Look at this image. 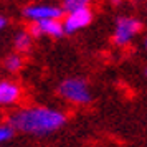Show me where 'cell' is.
<instances>
[{
    "instance_id": "13",
    "label": "cell",
    "mask_w": 147,
    "mask_h": 147,
    "mask_svg": "<svg viewBox=\"0 0 147 147\" xmlns=\"http://www.w3.org/2000/svg\"><path fill=\"white\" fill-rule=\"evenodd\" d=\"M114 2V5H117V2H121V0H113Z\"/></svg>"
},
{
    "instance_id": "1",
    "label": "cell",
    "mask_w": 147,
    "mask_h": 147,
    "mask_svg": "<svg viewBox=\"0 0 147 147\" xmlns=\"http://www.w3.org/2000/svg\"><path fill=\"white\" fill-rule=\"evenodd\" d=\"M66 116L53 107L32 106L18 109L8 117V126L13 131L32 136H47L65 126Z\"/></svg>"
},
{
    "instance_id": "2",
    "label": "cell",
    "mask_w": 147,
    "mask_h": 147,
    "mask_svg": "<svg viewBox=\"0 0 147 147\" xmlns=\"http://www.w3.org/2000/svg\"><path fill=\"white\" fill-rule=\"evenodd\" d=\"M58 93L61 98H65L74 104H88L91 101V91L84 80L81 78H68L60 84Z\"/></svg>"
},
{
    "instance_id": "14",
    "label": "cell",
    "mask_w": 147,
    "mask_h": 147,
    "mask_svg": "<svg viewBox=\"0 0 147 147\" xmlns=\"http://www.w3.org/2000/svg\"><path fill=\"white\" fill-rule=\"evenodd\" d=\"M146 48H147V40H146Z\"/></svg>"
},
{
    "instance_id": "11",
    "label": "cell",
    "mask_w": 147,
    "mask_h": 147,
    "mask_svg": "<svg viewBox=\"0 0 147 147\" xmlns=\"http://www.w3.org/2000/svg\"><path fill=\"white\" fill-rule=\"evenodd\" d=\"M13 134H15V131L8 126V124L7 126H0V144H2V142H7L8 139H12Z\"/></svg>"
},
{
    "instance_id": "7",
    "label": "cell",
    "mask_w": 147,
    "mask_h": 147,
    "mask_svg": "<svg viewBox=\"0 0 147 147\" xmlns=\"http://www.w3.org/2000/svg\"><path fill=\"white\" fill-rule=\"evenodd\" d=\"M36 23L41 30V35H48L53 38H60L65 35V28H63V23L60 20H43L36 22Z\"/></svg>"
},
{
    "instance_id": "12",
    "label": "cell",
    "mask_w": 147,
    "mask_h": 147,
    "mask_svg": "<svg viewBox=\"0 0 147 147\" xmlns=\"http://www.w3.org/2000/svg\"><path fill=\"white\" fill-rule=\"evenodd\" d=\"M5 25H7V18L0 15V30H2V28H5Z\"/></svg>"
},
{
    "instance_id": "3",
    "label": "cell",
    "mask_w": 147,
    "mask_h": 147,
    "mask_svg": "<svg viewBox=\"0 0 147 147\" xmlns=\"http://www.w3.org/2000/svg\"><path fill=\"white\" fill-rule=\"evenodd\" d=\"M142 30V23L132 17H121L116 22V30H114L113 40L116 45H127L134 35H137Z\"/></svg>"
},
{
    "instance_id": "9",
    "label": "cell",
    "mask_w": 147,
    "mask_h": 147,
    "mask_svg": "<svg viewBox=\"0 0 147 147\" xmlns=\"http://www.w3.org/2000/svg\"><path fill=\"white\" fill-rule=\"evenodd\" d=\"M3 66H5V69L10 71V73H17V71H20L22 66H23V58H22V55L20 53L8 55L7 58H5V61H3Z\"/></svg>"
},
{
    "instance_id": "6",
    "label": "cell",
    "mask_w": 147,
    "mask_h": 147,
    "mask_svg": "<svg viewBox=\"0 0 147 147\" xmlns=\"http://www.w3.org/2000/svg\"><path fill=\"white\" fill-rule=\"evenodd\" d=\"M20 86L10 80H0V106H10L20 99Z\"/></svg>"
},
{
    "instance_id": "10",
    "label": "cell",
    "mask_w": 147,
    "mask_h": 147,
    "mask_svg": "<svg viewBox=\"0 0 147 147\" xmlns=\"http://www.w3.org/2000/svg\"><path fill=\"white\" fill-rule=\"evenodd\" d=\"M91 0H63V12H74L80 8H86Z\"/></svg>"
},
{
    "instance_id": "4",
    "label": "cell",
    "mask_w": 147,
    "mask_h": 147,
    "mask_svg": "<svg viewBox=\"0 0 147 147\" xmlns=\"http://www.w3.org/2000/svg\"><path fill=\"white\" fill-rule=\"evenodd\" d=\"M23 15L32 22L60 20L63 17V8L53 7V5H30L23 10Z\"/></svg>"
},
{
    "instance_id": "8",
    "label": "cell",
    "mask_w": 147,
    "mask_h": 147,
    "mask_svg": "<svg viewBox=\"0 0 147 147\" xmlns=\"http://www.w3.org/2000/svg\"><path fill=\"white\" fill-rule=\"evenodd\" d=\"M15 50L17 53H27L28 50L32 48V36L28 32H20V33L15 35V40H13Z\"/></svg>"
},
{
    "instance_id": "5",
    "label": "cell",
    "mask_w": 147,
    "mask_h": 147,
    "mask_svg": "<svg viewBox=\"0 0 147 147\" xmlns=\"http://www.w3.org/2000/svg\"><path fill=\"white\" fill-rule=\"evenodd\" d=\"M93 20V12L91 8H80V10H74V12H69L68 17L63 22V28H65V33H74L81 28L88 27Z\"/></svg>"
}]
</instances>
